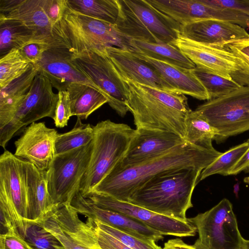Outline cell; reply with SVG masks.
Returning <instances> with one entry per match:
<instances>
[{"instance_id": "8fae6325", "label": "cell", "mask_w": 249, "mask_h": 249, "mask_svg": "<svg viewBox=\"0 0 249 249\" xmlns=\"http://www.w3.org/2000/svg\"><path fill=\"white\" fill-rule=\"evenodd\" d=\"M58 94L54 93L48 78L39 72L11 121L0 128V145L5 148L13 136L27 125L45 118L53 119Z\"/></svg>"}, {"instance_id": "d4e9b609", "label": "cell", "mask_w": 249, "mask_h": 249, "mask_svg": "<svg viewBox=\"0 0 249 249\" xmlns=\"http://www.w3.org/2000/svg\"><path fill=\"white\" fill-rule=\"evenodd\" d=\"M36 42H48L59 47L71 48L70 43L60 37L40 35L18 22L0 19V57L13 49H18Z\"/></svg>"}, {"instance_id": "7a4b0ae2", "label": "cell", "mask_w": 249, "mask_h": 249, "mask_svg": "<svg viewBox=\"0 0 249 249\" xmlns=\"http://www.w3.org/2000/svg\"><path fill=\"white\" fill-rule=\"evenodd\" d=\"M122 79L127 87V107L136 129L167 131L184 138L185 119L191 110L185 95Z\"/></svg>"}, {"instance_id": "603a6c76", "label": "cell", "mask_w": 249, "mask_h": 249, "mask_svg": "<svg viewBox=\"0 0 249 249\" xmlns=\"http://www.w3.org/2000/svg\"><path fill=\"white\" fill-rule=\"evenodd\" d=\"M0 19L15 21L39 34L60 37L70 42L63 20L60 24L54 25L42 8L40 0H22L11 11L0 14Z\"/></svg>"}, {"instance_id": "f907efd6", "label": "cell", "mask_w": 249, "mask_h": 249, "mask_svg": "<svg viewBox=\"0 0 249 249\" xmlns=\"http://www.w3.org/2000/svg\"><path fill=\"white\" fill-rule=\"evenodd\" d=\"M242 249H249V240H245L244 246Z\"/></svg>"}, {"instance_id": "5b68a950", "label": "cell", "mask_w": 249, "mask_h": 249, "mask_svg": "<svg viewBox=\"0 0 249 249\" xmlns=\"http://www.w3.org/2000/svg\"><path fill=\"white\" fill-rule=\"evenodd\" d=\"M119 4L115 24L129 39L174 45L180 34L181 25L147 0H119Z\"/></svg>"}, {"instance_id": "7c38bea8", "label": "cell", "mask_w": 249, "mask_h": 249, "mask_svg": "<svg viewBox=\"0 0 249 249\" xmlns=\"http://www.w3.org/2000/svg\"><path fill=\"white\" fill-rule=\"evenodd\" d=\"M84 196L100 207L131 217L162 235L190 237L195 236L197 231L196 226L188 220L160 214L104 194L91 192Z\"/></svg>"}, {"instance_id": "52a82bcc", "label": "cell", "mask_w": 249, "mask_h": 249, "mask_svg": "<svg viewBox=\"0 0 249 249\" xmlns=\"http://www.w3.org/2000/svg\"><path fill=\"white\" fill-rule=\"evenodd\" d=\"M188 220L198 233L192 245L196 249H242L244 246L246 239L239 231L232 205L227 198Z\"/></svg>"}, {"instance_id": "7bdbcfd3", "label": "cell", "mask_w": 249, "mask_h": 249, "mask_svg": "<svg viewBox=\"0 0 249 249\" xmlns=\"http://www.w3.org/2000/svg\"><path fill=\"white\" fill-rule=\"evenodd\" d=\"M87 221L92 225L101 249H132L114 236L98 228L90 220L87 219Z\"/></svg>"}, {"instance_id": "681fc988", "label": "cell", "mask_w": 249, "mask_h": 249, "mask_svg": "<svg viewBox=\"0 0 249 249\" xmlns=\"http://www.w3.org/2000/svg\"><path fill=\"white\" fill-rule=\"evenodd\" d=\"M234 192L236 194V196L238 195V192L239 190V184L238 183L235 184L234 186Z\"/></svg>"}, {"instance_id": "5bb4252c", "label": "cell", "mask_w": 249, "mask_h": 249, "mask_svg": "<svg viewBox=\"0 0 249 249\" xmlns=\"http://www.w3.org/2000/svg\"><path fill=\"white\" fill-rule=\"evenodd\" d=\"M147 0L181 25L204 19L222 20L241 25L244 19L239 12L210 6L202 0Z\"/></svg>"}, {"instance_id": "d6986e66", "label": "cell", "mask_w": 249, "mask_h": 249, "mask_svg": "<svg viewBox=\"0 0 249 249\" xmlns=\"http://www.w3.org/2000/svg\"><path fill=\"white\" fill-rule=\"evenodd\" d=\"M0 191L19 215L27 220L25 160L5 150L0 156Z\"/></svg>"}, {"instance_id": "e0dca14e", "label": "cell", "mask_w": 249, "mask_h": 249, "mask_svg": "<svg viewBox=\"0 0 249 249\" xmlns=\"http://www.w3.org/2000/svg\"><path fill=\"white\" fill-rule=\"evenodd\" d=\"M35 65L37 67L38 72L48 78L53 87L58 91L66 90L71 83L87 85L100 91L74 63L71 48L49 49L43 53L41 60Z\"/></svg>"}, {"instance_id": "cb8c5ba5", "label": "cell", "mask_w": 249, "mask_h": 249, "mask_svg": "<svg viewBox=\"0 0 249 249\" xmlns=\"http://www.w3.org/2000/svg\"><path fill=\"white\" fill-rule=\"evenodd\" d=\"M27 198V220H42L54 207L49 195L46 172H41L25 160Z\"/></svg>"}, {"instance_id": "484cf974", "label": "cell", "mask_w": 249, "mask_h": 249, "mask_svg": "<svg viewBox=\"0 0 249 249\" xmlns=\"http://www.w3.org/2000/svg\"><path fill=\"white\" fill-rule=\"evenodd\" d=\"M50 213L61 229L75 242L86 249H101L92 225L82 221L71 204L55 205Z\"/></svg>"}, {"instance_id": "4316f807", "label": "cell", "mask_w": 249, "mask_h": 249, "mask_svg": "<svg viewBox=\"0 0 249 249\" xmlns=\"http://www.w3.org/2000/svg\"><path fill=\"white\" fill-rule=\"evenodd\" d=\"M38 72L37 67L33 64L22 76L5 87L0 88V128L11 121L18 107L26 97Z\"/></svg>"}, {"instance_id": "ba28073f", "label": "cell", "mask_w": 249, "mask_h": 249, "mask_svg": "<svg viewBox=\"0 0 249 249\" xmlns=\"http://www.w3.org/2000/svg\"><path fill=\"white\" fill-rule=\"evenodd\" d=\"M195 110L217 130V143L249 130V87L208 100Z\"/></svg>"}, {"instance_id": "816d5d0a", "label": "cell", "mask_w": 249, "mask_h": 249, "mask_svg": "<svg viewBox=\"0 0 249 249\" xmlns=\"http://www.w3.org/2000/svg\"><path fill=\"white\" fill-rule=\"evenodd\" d=\"M244 182L249 184V176L246 177L244 179Z\"/></svg>"}, {"instance_id": "7402d4cb", "label": "cell", "mask_w": 249, "mask_h": 249, "mask_svg": "<svg viewBox=\"0 0 249 249\" xmlns=\"http://www.w3.org/2000/svg\"><path fill=\"white\" fill-rule=\"evenodd\" d=\"M133 53L154 69L176 91L200 100H209L205 89L191 70L141 53Z\"/></svg>"}, {"instance_id": "4fadbf2b", "label": "cell", "mask_w": 249, "mask_h": 249, "mask_svg": "<svg viewBox=\"0 0 249 249\" xmlns=\"http://www.w3.org/2000/svg\"><path fill=\"white\" fill-rule=\"evenodd\" d=\"M185 142L182 137L172 132L136 129L126 153L110 172L122 170L150 160Z\"/></svg>"}, {"instance_id": "f546056e", "label": "cell", "mask_w": 249, "mask_h": 249, "mask_svg": "<svg viewBox=\"0 0 249 249\" xmlns=\"http://www.w3.org/2000/svg\"><path fill=\"white\" fill-rule=\"evenodd\" d=\"M184 140L208 149H213L212 141L216 140L218 133L199 113L191 110L185 121Z\"/></svg>"}, {"instance_id": "f35d334b", "label": "cell", "mask_w": 249, "mask_h": 249, "mask_svg": "<svg viewBox=\"0 0 249 249\" xmlns=\"http://www.w3.org/2000/svg\"><path fill=\"white\" fill-rule=\"evenodd\" d=\"M36 222L55 235L65 249H86L72 240L61 229L50 212L42 220Z\"/></svg>"}, {"instance_id": "60d3db41", "label": "cell", "mask_w": 249, "mask_h": 249, "mask_svg": "<svg viewBox=\"0 0 249 249\" xmlns=\"http://www.w3.org/2000/svg\"><path fill=\"white\" fill-rule=\"evenodd\" d=\"M59 47L48 42L32 43L18 49L22 56L28 61L35 65L41 59L43 53L49 49Z\"/></svg>"}, {"instance_id": "f1b7e54d", "label": "cell", "mask_w": 249, "mask_h": 249, "mask_svg": "<svg viewBox=\"0 0 249 249\" xmlns=\"http://www.w3.org/2000/svg\"><path fill=\"white\" fill-rule=\"evenodd\" d=\"M130 51L166 62L188 69L196 66L175 46L167 43H156L142 40L129 39Z\"/></svg>"}, {"instance_id": "8d00e7d4", "label": "cell", "mask_w": 249, "mask_h": 249, "mask_svg": "<svg viewBox=\"0 0 249 249\" xmlns=\"http://www.w3.org/2000/svg\"><path fill=\"white\" fill-rule=\"evenodd\" d=\"M21 237L34 249H65L55 235L36 222L27 220Z\"/></svg>"}, {"instance_id": "44dd1931", "label": "cell", "mask_w": 249, "mask_h": 249, "mask_svg": "<svg viewBox=\"0 0 249 249\" xmlns=\"http://www.w3.org/2000/svg\"><path fill=\"white\" fill-rule=\"evenodd\" d=\"M107 55L121 77L157 89L175 91L148 64L127 49L109 46Z\"/></svg>"}, {"instance_id": "836d02e7", "label": "cell", "mask_w": 249, "mask_h": 249, "mask_svg": "<svg viewBox=\"0 0 249 249\" xmlns=\"http://www.w3.org/2000/svg\"><path fill=\"white\" fill-rule=\"evenodd\" d=\"M0 58V88L22 76L33 65L22 56L18 49H12Z\"/></svg>"}, {"instance_id": "7dc6e473", "label": "cell", "mask_w": 249, "mask_h": 249, "mask_svg": "<svg viewBox=\"0 0 249 249\" xmlns=\"http://www.w3.org/2000/svg\"><path fill=\"white\" fill-rule=\"evenodd\" d=\"M163 249H196L192 245H189L180 238H177L168 240L164 244Z\"/></svg>"}, {"instance_id": "c3c4849f", "label": "cell", "mask_w": 249, "mask_h": 249, "mask_svg": "<svg viewBox=\"0 0 249 249\" xmlns=\"http://www.w3.org/2000/svg\"><path fill=\"white\" fill-rule=\"evenodd\" d=\"M22 0H0V14H6L13 10Z\"/></svg>"}, {"instance_id": "bcb514c9", "label": "cell", "mask_w": 249, "mask_h": 249, "mask_svg": "<svg viewBox=\"0 0 249 249\" xmlns=\"http://www.w3.org/2000/svg\"><path fill=\"white\" fill-rule=\"evenodd\" d=\"M249 144V139L247 141ZM249 169V147L239 161L232 169L230 175H235Z\"/></svg>"}, {"instance_id": "3957f363", "label": "cell", "mask_w": 249, "mask_h": 249, "mask_svg": "<svg viewBox=\"0 0 249 249\" xmlns=\"http://www.w3.org/2000/svg\"><path fill=\"white\" fill-rule=\"evenodd\" d=\"M202 170L183 168L152 178L135 191L128 202L155 213L187 221L192 196Z\"/></svg>"}, {"instance_id": "4dcf8cb0", "label": "cell", "mask_w": 249, "mask_h": 249, "mask_svg": "<svg viewBox=\"0 0 249 249\" xmlns=\"http://www.w3.org/2000/svg\"><path fill=\"white\" fill-rule=\"evenodd\" d=\"M67 3L74 11L112 24L119 15V0H67Z\"/></svg>"}, {"instance_id": "ac0fdd59", "label": "cell", "mask_w": 249, "mask_h": 249, "mask_svg": "<svg viewBox=\"0 0 249 249\" xmlns=\"http://www.w3.org/2000/svg\"><path fill=\"white\" fill-rule=\"evenodd\" d=\"M174 45L196 67H200L223 77L231 79L236 71L234 55L225 46L215 47L188 39L180 34Z\"/></svg>"}, {"instance_id": "e575fe53", "label": "cell", "mask_w": 249, "mask_h": 249, "mask_svg": "<svg viewBox=\"0 0 249 249\" xmlns=\"http://www.w3.org/2000/svg\"><path fill=\"white\" fill-rule=\"evenodd\" d=\"M249 147V143L246 141L222 153L217 159L202 171L198 181L213 175H230L232 169Z\"/></svg>"}, {"instance_id": "d590c367", "label": "cell", "mask_w": 249, "mask_h": 249, "mask_svg": "<svg viewBox=\"0 0 249 249\" xmlns=\"http://www.w3.org/2000/svg\"><path fill=\"white\" fill-rule=\"evenodd\" d=\"M234 55L236 70L230 74L240 86L249 87V37L232 41L225 45Z\"/></svg>"}, {"instance_id": "74e56055", "label": "cell", "mask_w": 249, "mask_h": 249, "mask_svg": "<svg viewBox=\"0 0 249 249\" xmlns=\"http://www.w3.org/2000/svg\"><path fill=\"white\" fill-rule=\"evenodd\" d=\"M90 220L98 228L114 236L132 249H163L155 241L141 239L133 236L97 220Z\"/></svg>"}, {"instance_id": "6da1fadb", "label": "cell", "mask_w": 249, "mask_h": 249, "mask_svg": "<svg viewBox=\"0 0 249 249\" xmlns=\"http://www.w3.org/2000/svg\"><path fill=\"white\" fill-rule=\"evenodd\" d=\"M222 153L214 148L208 149L185 142L150 160L110 172L91 192L128 202L133 193L152 178L183 168L203 170Z\"/></svg>"}, {"instance_id": "ab89813d", "label": "cell", "mask_w": 249, "mask_h": 249, "mask_svg": "<svg viewBox=\"0 0 249 249\" xmlns=\"http://www.w3.org/2000/svg\"><path fill=\"white\" fill-rule=\"evenodd\" d=\"M58 100L53 119L55 126L62 128L67 126L70 118L72 116L70 101L67 90L59 91Z\"/></svg>"}, {"instance_id": "ee69618b", "label": "cell", "mask_w": 249, "mask_h": 249, "mask_svg": "<svg viewBox=\"0 0 249 249\" xmlns=\"http://www.w3.org/2000/svg\"><path fill=\"white\" fill-rule=\"evenodd\" d=\"M0 249H34L15 230L0 235Z\"/></svg>"}, {"instance_id": "1f68e13d", "label": "cell", "mask_w": 249, "mask_h": 249, "mask_svg": "<svg viewBox=\"0 0 249 249\" xmlns=\"http://www.w3.org/2000/svg\"><path fill=\"white\" fill-rule=\"evenodd\" d=\"M93 128L89 124H83L77 118L74 127L70 131L58 134L55 142L56 155L84 146L93 138Z\"/></svg>"}, {"instance_id": "83f0119b", "label": "cell", "mask_w": 249, "mask_h": 249, "mask_svg": "<svg viewBox=\"0 0 249 249\" xmlns=\"http://www.w3.org/2000/svg\"><path fill=\"white\" fill-rule=\"evenodd\" d=\"M69 94L72 116L87 119L105 103L107 99L96 89L83 84L71 83L66 90Z\"/></svg>"}, {"instance_id": "9a60e30c", "label": "cell", "mask_w": 249, "mask_h": 249, "mask_svg": "<svg viewBox=\"0 0 249 249\" xmlns=\"http://www.w3.org/2000/svg\"><path fill=\"white\" fill-rule=\"evenodd\" d=\"M44 122L33 123L23 130L15 142L16 157L33 164L41 172L49 168L56 155L55 142L58 135Z\"/></svg>"}, {"instance_id": "ffe728a7", "label": "cell", "mask_w": 249, "mask_h": 249, "mask_svg": "<svg viewBox=\"0 0 249 249\" xmlns=\"http://www.w3.org/2000/svg\"><path fill=\"white\" fill-rule=\"evenodd\" d=\"M180 34L215 47H223L232 41L249 37L246 29L239 25L215 19L201 20L181 25Z\"/></svg>"}, {"instance_id": "9c48e42d", "label": "cell", "mask_w": 249, "mask_h": 249, "mask_svg": "<svg viewBox=\"0 0 249 249\" xmlns=\"http://www.w3.org/2000/svg\"><path fill=\"white\" fill-rule=\"evenodd\" d=\"M93 143L56 155L46 172L48 190L53 204H68L79 189L89 162Z\"/></svg>"}, {"instance_id": "b9f144b4", "label": "cell", "mask_w": 249, "mask_h": 249, "mask_svg": "<svg viewBox=\"0 0 249 249\" xmlns=\"http://www.w3.org/2000/svg\"><path fill=\"white\" fill-rule=\"evenodd\" d=\"M40 4L44 12L55 25L62 22L67 0H40Z\"/></svg>"}, {"instance_id": "277c9868", "label": "cell", "mask_w": 249, "mask_h": 249, "mask_svg": "<svg viewBox=\"0 0 249 249\" xmlns=\"http://www.w3.org/2000/svg\"><path fill=\"white\" fill-rule=\"evenodd\" d=\"M93 128L91 155L79 189L84 196L92 191L121 160L136 132L126 124L110 120L100 122Z\"/></svg>"}, {"instance_id": "f6af8a7d", "label": "cell", "mask_w": 249, "mask_h": 249, "mask_svg": "<svg viewBox=\"0 0 249 249\" xmlns=\"http://www.w3.org/2000/svg\"><path fill=\"white\" fill-rule=\"evenodd\" d=\"M211 6L240 12L249 18V0H202Z\"/></svg>"}, {"instance_id": "d6a6232c", "label": "cell", "mask_w": 249, "mask_h": 249, "mask_svg": "<svg viewBox=\"0 0 249 249\" xmlns=\"http://www.w3.org/2000/svg\"><path fill=\"white\" fill-rule=\"evenodd\" d=\"M191 70L205 89L209 100L219 98L242 87L231 79L223 77L200 67H196Z\"/></svg>"}, {"instance_id": "8992f818", "label": "cell", "mask_w": 249, "mask_h": 249, "mask_svg": "<svg viewBox=\"0 0 249 249\" xmlns=\"http://www.w3.org/2000/svg\"><path fill=\"white\" fill-rule=\"evenodd\" d=\"M71 51L74 63L106 97L110 107L120 116L124 117L129 111L127 87L106 48H91Z\"/></svg>"}, {"instance_id": "2e32d148", "label": "cell", "mask_w": 249, "mask_h": 249, "mask_svg": "<svg viewBox=\"0 0 249 249\" xmlns=\"http://www.w3.org/2000/svg\"><path fill=\"white\" fill-rule=\"evenodd\" d=\"M70 204L88 219L99 220L141 239L156 242L163 239L162 234L131 217L98 206L83 196L79 190L74 195Z\"/></svg>"}, {"instance_id": "30bf717a", "label": "cell", "mask_w": 249, "mask_h": 249, "mask_svg": "<svg viewBox=\"0 0 249 249\" xmlns=\"http://www.w3.org/2000/svg\"><path fill=\"white\" fill-rule=\"evenodd\" d=\"M63 22L71 51L109 46L129 48V39L119 31L115 24L85 16L67 5Z\"/></svg>"}]
</instances>
